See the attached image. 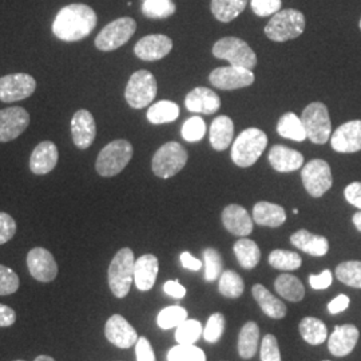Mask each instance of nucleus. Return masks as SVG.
Segmentation results:
<instances>
[{"mask_svg":"<svg viewBox=\"0 0 361 361\" xmlns=\"http://www.w3.org/2000/svg\"><path fill=\"white\" fill-rule=\"evenodd\" d=\"M97 22V13L89 6L80 3L68 4L56 13L52 32L63 42H78L90 35Z\"/></svg>","mask_w":361,"mask_h":361,"instance_id":"obj_1","label":"nucleus"},{"mask_svg":"<svg viewBox=\"0 0 361 361\" xmlns=\"http://www.w3.org/2000/svg\"><path fill=\"white\" fill-rule=\"evenodd\" d=\"M268 145V137L262 130L250 128L235 138L232 145L233 162L240 168L253 166Z\"/></svg>","mask_w":361,"mask_h":361,"instance_id":"obj_2","label":"nucleus"},{"mask_svg":"<svg viewBox=\"0 0 361 361\" xmlns=\"http://www.w3.org/2000/svg\"><path fill=\"white\" fill-rule=\"evenodd\" d=\"M134 265L135 258L130 247H123L116 252V256L111 259L107 279L111 293L118 298L128 296L130 288L134 280Z\"/></svg>","mask_w":361,"mask_h":361,"instance_id":"obj_3","label":"nucleus"},{"mask_svg":"<svg viewBox=\"0 0 361 361\" xmlns=\"http://www.w3.org/2000/svg\"><path fill=\"white\" fill-rule=\"evenodd\" d=\"M133 146L126 140H116L106 145L97 158L95 169L102 177H114L128 166L133 158Z\"/></svg>","mask_w":361,"mask_h":361,"instance_id":"obj_4","label":"nucleus"},{"mask_svg":"<svg viewBox=\"0 0 361 361\" xmlns=\"http://www.w3.org/2000/svg\"><path fill=\"white\" fill-rule=\"evenodd\" d=\"M305 30L304 13L288 8L274 13L265 27V35L273 42H286L296 39Z\"/></svg>","mask_w":361,"mask_h":361,"instance_id":"obj_5","label":"nucleus"},{"mask_svg":"<svg viewBox=\"0 0 361 361\" xmlns=\"http://www.w3.org/2000/svg\"><path fill=\"white\" fill-rule=\"evenodd\" d=\"M213 55L219 59L228 61L231 66L244 67L247 70L257 65V55L243 39L226 37L219 39L213 46Z\"/></svg>","mask_w":361,"mask_h":361,"instance_id":"obj_6","label":"nucleus"},{"mask_svg":"<svg viewBox=\"0 0 361 361\" xmlns=\"http://www.w3.org/2000/svg\"><path fill=\"white\" fill-rule=\"evenodd\" d=\"M301 122L310 142L324 145L329 141L332 135V125L325 104L322 102L308 104L302 111Z\"/></svg>","mask_w":361,"mask_h":361,"instance_id":"obj_7","label":"nucleus"},{"mask_svg":"<svg viewBox=\"0 0 361 361\" xmlns=\"http://www.w3.org/2000/svg\"><path fill=\"white\" fill-rule=\"evenodd\" d=\"M188 162V152L178 142H168L162 145L155 152L152 169L157 177L168 180L180 173Z\"/></svg>","mask_w":361,"mask_h":361,"instance_id":"obj_8","label":"nucleus"},{"mask_svg":"<svg viewBox=\"0 0 361 361\" xmlns=\"http://www.w3.org/2000/svg\"><path fill=\"white\" fill-rule=\"evenodd\" d=\"M158 91L154 75L147 70H140L130 77L125 98L130 107L143 109L152 104Z\"/></svg>","mask_w":361,"mask_h":361,"instance_id":"obj_9","label":"nucleus"},{"mask_svg":"<svg viewBox=\"0 0 361 361\" xmlns=\"http://www.w3.org/2000/svg\"><path fill=\"white\" fill-rule=\"evenodd\" d=\"M137 31V22L129 18H119L109 23L95 38V47L101 51H114L128 43Z\"/></svg>","mask_w":361,"mask_h":361,"instance_id":"obj_10","label":"nucleus"},{"mask_svg":"<svg viewBox=\"0 0 361 361\" xmlns=\"http://www.w3.org/2000/svg\"><path fill=\"white\" fill-rule=\"evenodd\" d=\"M301 180L307 192L314 198L323 197L334 183L331 166L324 159H312L308 162L302 168Z\"/></svg>","mask_w":361,"mask_h":361,"instance_id":"obj_11","label":"nucleus"},{"mask_svg":"<svg viewBox=\"0 0 361 361\" xmlns=\"http://www.w3.org/2000/svg\"><path fill=\"white\" fill-rule=\"evenodd\" d=\"M210 83L219 90H237L244 89L255 82V74L252 70L237 66L214 68L209 75Z\"/></svg>","mask_w":361,"mask_h":361,"instance_id":"obj_12","label":"nucleus"},{"mask_svg":"<svg viewBox=\"0 0 361 361\" xmlns=\"http://www.w3.org/2000/svg\"><path fill=\"white\" fill-rule=\"evenodd\" d=\"M37 89L35 79L25 74L16 73L0 78V101L4 104L23 101L34 94Z\"/></svg>","mask_w":361,"mask_h":361,"instance_id":"obj_13","label":"nucleus"},{"mask_svg":"<svg viewBox=\"0 0 361 361\" xmlns=\"http://www.w3.org/2000/svg\"><path fill=\"white\" fill-rule=\"evenodd\" d=\"M30 125V114L26 109L13 106L0 110V142L16 140Z\"/></svg>","mask_w":361,"mask_h":361,"instance_id":"obj_14","label":"nucleus"},{"mask_svg":"<svg viewBox=\"0 0 361 361\" xmlns=\"http://www.w3.org/2000/svg\"><path fill=\"white\" fill-rule=\"evenodd\" d=\"M27 267L31 276L40 283H51L58 276L56 261L44 247H34L28 252Z\"/></svg>","mask_w":361,"mask_h":361,"instance_id":"obj_15","label":"nucleus"},{"mask_svg":"<svg viewBox=\"0 0 361 361\" xmlns=\"http://www.w3.org/2000/svg\"><path fill=\"white\" fill-rule=\"evenodd\" d=\"M104 335L113 345L121 349L131 348L140 338L137 331L121 314H114L107 320L104 325Z\"/></svg>","mask_w":361,"mask_h":361,"instance_id":"obj_16","label":"nucleus"},{"mask_svg":"<svg viewBox=\"0 0 361 361\" xmlns=\"http://www.w3.org/2000/svg\"><path fill=\"white\" fill-rule=\"evenodd\" d=\"M331 146L337 153H356L361 150V121H349L331 135Z\"/></svg>","mask_w":361,"mask_h":361,"instance_id":"obj_17","label":"nucleus"},{"mask_svg":"<svg viewBox=\"0 0 361 361\" xmlns=\"http://www.w3.org/2000/svg\"><path fill=\"white\" fill-rule=\"evenodd\" d=\"M71 135L78 149H89L97 137L95 119L89 110H78L71 119Z\"/></svg>","mask_w":361,"mask_h":361,"instance_id":"obj_18","label":"nucleus"},{"mask_svg":"<svg viewBox=\"0 0 361 361\" xmlns=\"http://www.w3.org/2000/svg\"><path fill=\"white\" fill-rule=\"evenodd\" d=\"M173 49V42L166 35L154 34L143 37L134 47L135 55L147 62H154L165 58Z\"/></svg>","mask_w":361,"mask_h":361,"instance_id":"obj_19","label":"nucleus"},{"mask_svg":"<svg viewBox=\"0 0 361 361\" xmlns=\"http://www.w3.org/2000/svg\"><path fill=\"white\" fill-rule=\"evenodd\" d=\"M359 329L352 325H337L328 340L329 352L336 357H345L355 349L359 340Z\"/></svg>","mask_w":361,"mask_h":361,"instance_id":"obj_20","label":"nucleus"},{"mask_svg":"<svg viewBox=\"0 0 361 361\" xmlns=\"http://www.w3.org/2000/svg\"><path fill=\"white\" fill-rule=\"evenodd\" d=\"M253 219L249 216L245 207L229 205L222 212V224L228 232L238 237H246L253 232Z\"/></svg>","mask_w":361,"mask_h":361,"instance_id":"obj_21","label":"nucleus"},{"mask_svg":"<svg viewBox=\"0 0 361 361\" xmlns=\"http://www.w3.org/2000/svg\"><path fill=\"white\" fill-rule=\"evenodd\" d=\"M185 106L192 113L210 116L219 111L221 99L216 91L210 90L207 87H195L186 95Z\"/></svg>","mask_w":361,"mask_h":361,"instance_id":"obj_22","label":"nucleus"},{"mask_svg":"<svg viewBox=\"0 0 361 361\" xmlns=\"http://www.w3.org/2000/svg\"><path fill=\"white\" fill-rule=\"evenodd\" d=\"M58 158L59 152L55 143L51 141L40 142L31 154L30 169L37 176H44L55 169Z\"/></svg>","mask_w":361,"mask_h":361,"instance_id":"obj_23","label":"nucleus"},{"mask_svg":"<svg viewBox=\"0 0 361 361\" xmlns=\"http://www.w3.org/2000/svg\"><path fill=\"white\" fill-rule=\"evenodd\" d=\"M271 168L280 173L296 171L304 166V155L283 145L273 146L268 155Z\"/></svg>","mask_w":361,"mask_h":361,"instance_id":"obj_24","label":"nucleus"},{"mask_svg":"<svg viewBox=\"0 0 361 361\" xmlns=\"http://www.w3.org/2000/svg\"><path fill=\"white\" fill-rule=\"evenodd\" d=\"M159 271V261L154 255H143L135 261L134 281L140 290L147 292L155 284Z\"/></svg>","mask_w":361,"mask_h":361,"instance_id":"obj_25","label":"nucleus"},{"mask_svg":"<svg viewBox=\"0 0 361 361\" xmlns=\"http://www.w3.org/2000/svg\"><path fill=\"white\" fill-rule=\"evenodd\" d=\"M290 243L301 252H305L307 255L314 257H323L329 250V243L325 237L313 234L305 229L292 234Z\"/></svg>","mask_w":361,"mask_h":361,"instance_id":"obj_26","label":"nucleus"},{"mask_svg":"<svg viewBox=\"0 0 361 361\" xmlns=\"http://www.w3.org/2000/svg\"><path fill=\"white\" fill-rule=\"evenodd\" d=\"M252 295L268 317L274 320H281L286 316V307L284 302L280 298L273 296L264 285H255L252 288Z\"/></svg>","mask_w":361,"mask_h":361,"instance_id":"obj_27","label":"nucleus"},{"mask_svg":"<svg viewBox=\"0 0 361 361\" xmlns=\"http://www.w3.org/2000/svg\"><path fill=\"white\" fill-rule=\"evenodd\" d=\"M234 135V123L229 116H219L212 122L210 126V143L217 152L226 150L232 145Z\"/></svg>","mask_w":361,"mask_h":361,"instance_id":"obj_28","label":"nucleus"},{"mask_svg":"<svg viewBox=\"0 0 361 361\" xmlns=\"http://www.w3.org/2000/svg\"><path fill=\"white\" fill-rule=\"evenodd\" d=\"M253 221L259 226L279 228L286 221L284 207L261 201L253 207Z\"/></svg>","mask_w":361,"mask_h":361,"instance_id":"obj_29","label":"nucleus"},{"mask_svg":"<svg viewBox=\"0 0 361 361\" xmlns=\"http://www.w3.org/2000/svg\"><path fill=\"white\" fill-rule=\"evenodd\" d=\"M274 289L276 292L285 300L298 302L305 296V288L302 283L297 279L296 276L292 274H281L274 281Z\"/></svg>","mask_w":361,"mask_h":361,"instance_id":"obj_30","label":"nucleus"},{"mask_svg":"<svg viewBox=\"0 0 361 361\" xmlns=\"http://www.w3.org/2000/svg\"><path fill=\"white\" fill-rule=\"evenodd\" d=\"M233 250H234V255L238 259L240 265L244 269L249 271V269H253L257 267L259 258H261V250L255 241L243 237L241 240H238L234 244Z\"/></svg>","mask_w":361,"mask_h":361,"instance_id":"obj_31","label":"nucleus"},{"mask_svg":"<svg viewBox=\"0 0 361 361\" xmlns=\"http://www.w3.org/2000/svg\"><path fill=\"white\" fill-rule=\"evenodd\" d=\"M259 328L255 322L246 323L238 336V353L244 360L252 359L258 348Z\"/></svg>","mask_w":361,"mask_h":361,"instance_id":"obj_32","label":"nucleus"},{"mask_svg":"<svg viewBox=\"0 0 361 361\" xmlns=\"http://www.w3.org/2000/svg\"><path fill=\"white\" fill-rule=\"evenodd\" d=\"M277 133L283 138L295 142H302L307 140V133L301 122V118H298L295 113H285L284 116L280 118L277 123Z\"/></svg>","mask_w":361,"mask_h":361,"instance_id":"obj_33","label":"nucleus"},{"mask_svg":"<svg viewBox=\"0 0 361 361\" xmlns=\"http://www.w3.org/2000/svg\"><path fill=\"white\" fill-rule=\"evenodd\" d=\"M246 4L247 0H212L210 8L217 20L229 23L245 10Z\"/></svg>","mask_w":361,"mask_h":361,"instance_id":"obj_34","label":"nucleus"},{"mask_svg":"<svg viewBox=\"0 0 361 361\" xmlns=\"http://www.w3.org/2000/svg\"><path fill=\"white\" fill-rule=\"evenodd\" d=\"M300 335L310 345H320L328 337L326 325L316 317H305L298 325Z\"/></svg>","mask_w":361,"mask_h":361,"instance_id":"obj_35","label":"nucleus"},{"mask_svg":"<svg viewBox=\"0 0 361 361\" xmlns=\"http://www.w3.org/2000/svg\"><path fill=\"white\" fill-rule=\"evenodd\" d=\"M180 116V106L171 101H159L147 110V119L153 125L174 122Z\"/></svg>","mask_w":361,"mask_h":361,"instance_id":"obj_36","label":"nucleus"},{"mask_svg":"<svg viewBox=\"0 0 361 361\" xmlns=\"http://www.w3.org/2000/svg\"><path fill=\"white\" fill-rule=\"evenodd\" d=\"M219 290L222 296L237 298L244 293L245 284L238 273L225 271L219 276Z\"/></svg>","mask_w":361,"mask_h":361,"instance_id":"obj_37","label":"nucleus"},{"mask_svg":"<svg viewBox=\"0 0 361 361\" xmlns=\"http://www.w3.org/2000/svg\"><path fill=\"white\" fill-rule=\"evenodd\" d=\"M268 261L274 269H279V271H296L302 264V258L298 253L283 250V249L273 250L269 255Z\"/></svg>","mask_w":361,"mask_h":361,"instance_id":"obj_38","label":"nucleus"},{"mask_svg":"<svg viewBox=\"0 0 361 361\" xmlns=\"http://www.w3.org/2000/svg\"><path fill=\"white\" fill-rule=\"evenodd\" d=\"M336 277L340 283L361 289V261H345L336 268Z\"/></svg>","mask_w":361,"mask_h":361,"instance_id":"obj_39","label":"nucleus"},{"mask_svg":"<svg viewBox=\"0 0 361 361\" xmlns=\"http://www.w3.org/2000/svg\"><path fill=\"white\" fill-rule=\"evenodd\" d=\"M204 334L202 324L197 320H185L176 329V340L182 345H193Z\"/></svg>","mask_w":361,"mask_h":361,"instance_id":"obj_40","label":"nucleus"},{"mask_svg":"<svg viewBox=\"0 0 361 361\" xmlns=\"http://www.w3.org/2000/svg\"><path fill=\"white\" fill-rule=\"evenodd\" d=\"M185 320H188L186 310L178 307V305H174V307H168L159 312L157 324L159 328L166 331V329H173V328L180 326Z\"/></svg>","mask_w":361,"mask_h":361,"instance_id":"obj_41","label":"nucleus"},{"mask_svg":"<svg viewBox=\"0 0 361 361\" xmlns=\"http://www.w3.org/2000/svg\"><path fill=\"white\" fill-rule=\"evenodd\" d=\"M142 13L152 19H164L176 13V4L171 0H145Z\"/></svg>","mask_w":361,"mask_h":361,"instance_id":"obj_42","label":"nucleus"},{"mask_svg":"<svg viewBox=\"0 0 361 361\" xmlns=\"http://www.w3.org/2000/svg\"><path fill=\"white\" fill-rule=\"evenodd\" d=\"M207 134V123L201 116L189 118L182 126V138L186 142H200Z\"/></svg>","mask_w":361,"mask_h":361,"instance_id":"obj_43","label":"nucleus"},{"mask_svg":"<svg viewBox=\"0 0 361 361\" xmlns=\"http://www.w3.org/2000/svg\"><path fill=\"white\" fill-rule=\"evenodd\" d=\"M168 361H207L205 352L195 345H182L170 349Z\"/></svg>","mask_w":361,"mask_h":361,"instance_id":"obj_44","label":"nucleus"},{"mask_svg":"<svg viewBox=\"0 0 361 361\" xmlns=\"http://www.w3.org/2000/svg\"><path fill=\"white\" fill-rule=\"evenodd\" d=\"M205 259V280L213 283L222 274V258L216 249L207 247L204 250Z\"/></svg>","mask_w":361,"mask_h":361,"instance_id":"obj_45","label":"nucleus"},{"mask_svg":"<svg viewBox=\"0 0 361 361\" xmlns=\"http://www.w3.org/2000/svg\"><path fill=\"white\" fill-rule=\"evenodd\" d=\"M225 329V317L222 313H213L204 329V337L207 343H217Z\"/></svg>","mask_w":361,"mask_h":361,"instance_id":"obj_46","label":"nucleus"},{"mask_svg":"<svg viewBox=\"0 0 361 361\" xmlns=\"http://www.w3.org/2000/svg\"><path fill=\"white\" fill-rule=\"evenodd\" d=\"M19 289V277L18 274L0 265V296H10Z\"/></svg>","mask_w":361,"mask_h":361,"instance_id":"obj_47","label":"nucleus"},{"mask_svg":"<svg viewBox=\"0 0 361 361\" xmlns=\"http://www.w3.org/2000/svg\"><path fill=\"white\" fill-rule=\"evenodd\" d=\"M261 361H281V353L277 338L273 335H267L261 343Z\"/></svg>","mask_w":361,"mask_h":361,"instance_id":"obj_48","label":"nucleus"},{"mask_svg":"<svg viewBox=\"0 0 361 361\" xmlns=\"http://www.w3.org/2000/svg\"><path fill=\"white\" fill-rule=\"evenodd\" d=\"M281 0H252V10L258 16H269L280 11Z\"/></svg>","mask_w":361,"mask_h":361,"instance_id":"obj_49","label":"nucleus"},{"mask_svg":"<svg viewBox=\"0 0 361 361\" xmlns=\"http://www.w3.org/2000/svg\"><path fill=\"white\" fill-rule=\"evenodd\" d=\"M16 233V222L15 219L7 214L0 212V245L8 243Z\"/></svg>","mask_w":361,"mask_h":361,"instance_id":"obj_50","label":"nucleus"},{"mask_svg":"<svg viewBox=\"0 0 361 361\" xmlns=\"http://www.w3.org/2000/svg\"><path fill=\"white\" fill-rule=\"evenodd\" d=\"M137 361H155L154 350L146 337H140L135 344Z\"/></svg>","mask_w":361,"mask_h":361,"instance_id":"obj_51","label":"nucleus"},{"mask_svg":"<svg viewBox=\"0 0 361 361\" xmlns=\"http://www.w3.org/2000/svg\"><path fill=\"white\" fill-rule=\"evenodd\" d=\"M332 281H334V276L329 269H325L320 274H310V286L316 290H323V289L329 288Z\"/></svg>","mask_w":361,"mask_h":361,"instance_id":"obj_52","label":"nucleus"},{"mask_svg":"<svg viewBox=\"0 0 361 361\" xmlns=\"http://www.w3.org/2000/svg\"><path fill=\"white\" fill-rule=\"evenodd\" d=\"M345 200L350 205L361 209V182H352L344 190Z\"/></svg>","mask_w":361,"mask_h":361,"instance_id":"obj_53","label":"nucleus"},{"mask_svg":"<svg viewBox=\"0 0 361 361\" xmlns=\"http://www.w3.org/2000/svg\"><path fill=\"white\" fill-rule=\"evenodd\" d=\"M164 292L170 297H174V298H183L186 296V289L183 285L180 284L178 280H170L166 281L164 285Z\"/></svg>","mask_w":361,"mask_h":361,"instance_id":"obj_54","label":"nucleus"},{"mask_svg":"<svg viewBox=\"0 0 361 361\" xmlns=\"http://www.w3.org/2000/svg\"><path fill=\"white\" fill-rule=\"evenodd\" d=\"M16 322V313L13 308L0 304V328L11 326Z\"/></svg>","mask_w":361,"mask_h":361,"instance_id":"obj_55","label":"nucleus"},{"mask_svg":"<svg viewBox=\"0 0 361 361\" xmlns=\"http://www.w3.org/2000/svg\"><path fill=\"white\" fill-rule=\"evenodd\" d=\"M349 297L345 295H340V296L336 297L335 300H332L329 304H328V310L331 314H337V313H341L344 310H347L349 307Z\"/></svg>","mask_w":361,"mask_h":361,"instance_id":"obj_56","label":"nucleus"},{"mask_svg":"<svg viewBox=\"0 0 361 361\" xmlns=\"http://www.w3.org/2000/svg\"><path fill=\"white\" fill-rule=\"evenodd\" d=\"M180 264L185 269L197 271L202 268V262L198 258L193 257L189 252H183L180 255Z\"/></svg>","mask_w":361,"mask_h":361,"instance_id":"obj_57","label":"nucleus"},{"mask_svg":"<svg viewBox=\"0 0 361 361\" xmlns=\"http://www.w3.org/2000/svg\"><path fill=\"white\" fill-rule=\"evenodd\" d=\"M352 221H353V225L356 226V229H357L359 232H361V212H357V213L353 216Z\"/></svg>","mask_w":361,"mask_h":361,"instance_id":"obj_58","label":"nucleus"},{"mask_svg":"<svg viewBox=\"0 0 361 361\" xmlns=\"http://www.w3.org/2000/svg\"><path fill=\"white\" fill-rule=\"evenodd\" d=\"M34 361H55L50 356H44V355H42V356H38L37 359Z\"/></svg>","mask_w":361,"mask_h":361,"instance_id":"obj_59","label":"nucleus"},{"mask_svg":"<svg viewBox=\"0 0 361 361\" xmlns=\"http://www.w3.org/2000/svg\"><path fill=\"white\" fill-rule=\"evenodd\" d=\"M293 214H298V210H297V209H293Z\"/></svg>","mask_w":361,"mask_h":361,"instance_id":"obj_60","label":"nucleus"},{"mask_svg":"<svg viewBox=\"0 0 361 361\" xmlns=\"http://www.w3.org/2000/svg\"><path fill=\"white\" fill-rule=\"evenodd\" d=\"M15 361H25V360H15Z\"/></svg>","mask_w":361,"mask_h":361,"instance_id":"obj_61","label":"nucleus"},{"mask_svg":"<svg viewBox=\"0 0 361 361\" xmlns=\"http://www.w3.org/2000/svg\"><path fill=\"white\" fill-rule=\"evenodd\" d=\"M360 28H361V19H360Z\"/></svg>","mask_w":361,"mask_h":361,"instance_id":"obj_62","label":"nucleus"},{"mask_svg":"<svg viewBox=\"0 0 361 361\" xmlns=\"http://www.w3.org/2000/svg\"><path fill=\"white\" fill-rule=\"evenodd\" d=\"M324 361H329V360H324Z\"/></svg>","mask_w":361,"mask_h":361,"instance_id":"obj_63","label":"nucleus"}]
</instances>
